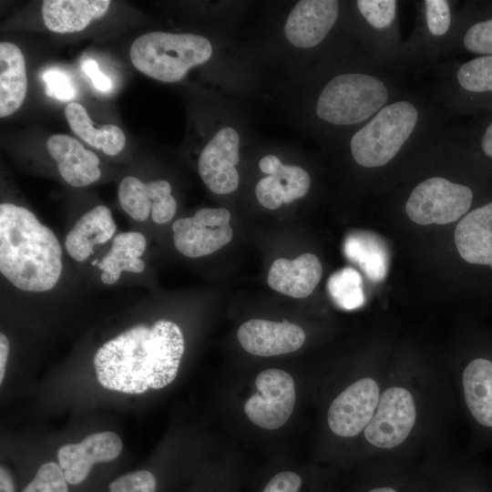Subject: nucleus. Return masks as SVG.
<instances>
[{"mask_svg":"<svg viewBox=\"0 0 492 492\" xmlns=\"http://www.w3.org/2000/svg\"><path fill=\"white\" fill-rule=\"evenodd\" d=\"M457 406L449 376L405 368L387 370L363 445L376 456L433 450Z\"/></svg>","mask_w":492,"mask_h":492,"instance_id":"obj_1","label":"nucleus"},{"mask_svg":"<svg viewBox=\"0 0 492 492\" xmlns=\"http://www.w3.org/2000/svg\"><path fill=\"white\" fill-rule=\"evenodd\" d=\"M183 333L175 323H139L102 344L93 359L98 383L106 389L139 395L171 384L184 353Z\"/></svg>","mask_w":492,"mask_h":492,"instance_id":"obj_2","label":"nucleus"},{"mask_svg":"<svg viewBox=\"0 0 492 492\" xmlns=\"http://www.w3.org/2000/svg\"><path fill=\"white\" fill-rule=\"evenodd\" d=\"M63 270L62 248L53 231L28 209L0 204V272L29 292L53 289Z\"/></svg>","mask_w":492,"mask_h":492,"instance_id":"obj_3","label":"nucleus"},{"mask_svg":"<svg viewBox=\"0 0 492 492\" xmlns=\"http://www.w3.org/2000/svg\"><path fill=\"white\" fill-rule=\"evenodd\" d=\"M428 117L415 98H395L352 136L349 147L354 160L366 169L389 164L407 146L420 142Z\"/></svg>","mask_w":492,"mask_h":492,"instance_id":"obj_4","label":"nucleus"},{"mask_svg":"<svg viewBox=\"0 0 492 492\" xmlns=\"http://www.w3.org/2000/svg\"><path fill=\"white\" fill-rule=\"evenodd\" d=\"M392 84L381 74L348 72L332 77L320 92L315 112L331 125L366 123L393 101Z\"/></svg>","mask_w":492,"mask_h":492,"instance_id":"obj_5","label":"nucleus"},{"mask_svg":"<svg viewBox=\"0 0 492 492\" xmlns=\"http://www.w3.org/2000/svg\"><path fill=\"white\" fill-rule=\"evenodd\" d=\"M211 55L209 39L190 33H146L137 37L129 49L136 69L166 83L181 80L190 68L204 64Z\"/></svg>","mask_w":492,"mask_h":492,"instance_id":"obj_6","label":"nucleus"},{"mask_svg":"<svg viewBox=\"0 0 492 492\" xmlns=\"http://www.w3.org/2000/svg\"><path fill=\"white\" fill-rule=\"evenodd\" d=\"M450 381L472 433L471 448H492V346L472 353Z\"/></svg>","mask_w":492,"mask_h":492,"instance_id":"obj_7","label":"nucleus"},{"mask_svg":"<svg viewBox=\"0 0 492 492\" xmlns=\"http://www.w3.org/2000/svg\"><path fill=\"white\" fill-rule=\"evenodd\" d=\"M473 190L445 177L434 176L418 183L405 203L408 218L420 225L447 224L463 218L470 210Z\"/></svg>","mask_w":492,"mask_h":492,"instance_id":"obj_8","label":"nucleus"},{"mask_svg":"<svg viewBox=\"0 0 492 492\" xmlns=\"http://www.w3.org/2000/svg\"><path fill=\"white\" fill-rule=\"evenodd\" d=\"M386 371L355 379L331 402L326 421L330 431L342 438H355L373 419L384 387Z\"/></svg>","mask_w":492,"mask_h":492,"instance_id":"obj_9","label":"nucleus"},{"mask_svg":"<svg viewBox=\"0 0 492 492\" xmlns=\"http://www.w3.org/2000/svg\"><path fill=\"white\" fill-rule=\"evenodd\" d=\"M231 212L225 208H202L192 217L172 224L173 242L186 257L199 258L215 252L232 239Z\"/></svg>","mask_w":492,"mask_h":492,"instance_id":"obj_10","label":"nucleus"},{"mask_svg":"<svg viewBox=\"0 0 492 492\" xmlns=\"http://www.w3.org/2000/svg\"><path fill=\"white\" fill-rule=\"evenodd\" d=\"M257 392L244 405V412L256 425L269 430L282 426L296 402L295 384L283 370L271 368L256 377Z\"/></svg>","mask_w":492,"mask_h":492,"instance_id":"obj_11","label":"nucleus"},{"mask_svg":"<svg viewBox=\"0 0 492 492\" xmlns=\"http://www.w3.org/2000/svg\"><path fill=\"white\" fill-rule=\"evenodd\" d=\"M240 138L231 127L220 128L202 149L198 162L204 184L216 194H228L239 186Z\"/></svg>","mask_w":492,"mask_h":492,"instance_id":"obj_12","label":"nucleus"},{"mask_svg":"<svg viewBox=\"0 0 492 492\" xmlns=\"http://www.w3.org/2000/svg\"><path fill=\"white\" fill-rule=\"evenodd\" d=\"M122 446L116 433L98 432L79 443L62 446L57 450V460L69 486L78 487L87 481L95 465L117 459Z\"/></svg>","mask_w":492,"mask_h":492,"instance_id":"obj_13","label":"nucleus"},{"mask_svg":"<svg viewBox=\"0 0 492 492\" xmlns=\"http://www.w3.org/2000/svg\"><path fill=\"white\" fill-rule=\"evenodd\" d=\"M242 348L257 356H275L300 349L305 333L297 324L286 320L281 323L251 319L242 323L237 333Z\"/></svg>","mask_w":492,"mask_h":492,"instance_id":"obj_14","label":"nucleus"},{"mask_svg":"<svg viewBox=\"0 0 492 492\" xmlns=\"http://www.w3.org/2000/svg\"><path fill=\"white\" fill-rule=\"evenodd\" d=\"M339 1L302 0L290 12L284 34L294 46L310 48L318 46L335 25Z\"/></svg>","mask_w":492,"mask_h":492,"instance_id":"obj_15","label":"nucleus"},{"mask_svg":"<svg viewBox=\"0 0 492 492\" xmlns=\"http://www.w3.org/2000/svg\"><path fill=\"white\" fill-rule=\"evenodd\" d=\"M46 149L56 162L62 179L73 187H85L99 179L100 160L73 137L54 134L46 141Z\"/></svg>","mask_w":492,"mask_h":492,"instance_id":"obj_16","label":"nucleus"},{"mask_svg":"<svg viewBox=\"0 0 492 492\" xmlns=\"http://www.w3.org/2000/svg\"><path fill=\"white\" fill-rule=\"evenodd\" d=\"M455 244L467 263L492 269V201L473 209L459 220Z\"/></svg>","mask_w":492,"mask_h":492,"instance_id":"obj_17","label":"nucleus"},{"mask_svg":"<svg viewBox=\"0 0 492 492\" xmlns=\"http://www.w3.org/2000/svg\"><path fill=\"white\" fill-rule=\"evenodd\" d=\"M322 274L320 260L314 254L306 252L294 260H275L269 270L267 282L272 290L300 299L313 292Z\"/></svg>","mask_w":492,"mask_h":492,"instance_id":"obj_18","label":"nucleus"},{"mask_svg":"<svg viewBox=\"0 0 492 492\" xmlns=\"http://www.w3.org/2000/svg\"><path fill=\"white\" fill-rule=\"evenodd\" d=\"M109 5L108 0H45L41 14L50 31L69 34L82 31L102 17Z\"/></svg>","mask_w":492,"mask_h":492,"instance_id":"obj_19","label":"nucleus"},{"mask_svg":"<svg viewBox=\"0 0 492 492\" xmlns=\"http://www.w3.org/2000/svg\"><path fill=\"white\" fill-rule=\"evenodd\" d=\"M116 229L111 210L105 205H97L84 213L67 232V251L77 261H84L96 245L106 243L113 237Z\"/></svg>","mask_w":492,"mask_h":492,"instance_id":"obj_20","label":"nucleus"},{"mask_svg":"<svg viewBox=\"0 0 492 492\" xmlns=\"http://www.w3.org/2000/svg\"><path fill=\"white\" fill-rule=\"evenodd\" d=\"M27 90L26 60L14 43H0V117L14 114L23 104Z\"/></svg>","mask_w":492,"mask_h":492,"instance_id":"obj_21","label":"nucleus"},{"mask_svg":"<svg viewBox=\"0 0 492 492\" xmlns=\"http://www.w3.org/2000/svg\"><path fill=\"white\" fill-rule=\"evenodd\" d=\"M147 240L138 231L121 232L113 238L110 250L97 263L102 271L100 279L110 285L117 282L122 272H142L145 262L140 258L145 252Z\"/></svg>","mask_w":492,"mask_h":492,"instance_id":"obj_22","label":"nucleus"},{"mask_svg":"<svg viewBox=\"0 0 492 492\" xmlns=\"http://www.w3.org/2000/svg\"><path fill=\"white\" fill-rule=\"evenodd\" d=\"M65 116L72 131L91 147L101 149L108 156H115L123 149L126 137L122 129L112 124L96 128L81 104L77 102L67 104Z\"/></svg>","mask_w":492,"mask_h":492,"instance_id":"obj_23","label":"nucleus"},{"mask_svg":"<svg viewBox=\"0 0 492 492\" xmlns=\"http://www.w3.org/2000/svg\"><path fill=\"white\" fill-rule=\"evenodd\" d=\"M346 256L356 262L374 282L384 279L388 268V253L384 243L374 234L354 232L344 242Z\"/></svg>","mask_w":492,"mask_h":492,"instance_id":"obj_24","label":"nucleus"},{"mask_svg":"<svg viewBox=\"0 0 492 492\" xmlns=\"http://www.w3.org/2000/svg\"><path fill=\"white\" fill-rule=\"evenodd\" d=\"M260 169L268 176L276 177L284 190L283 203L289 204L306 195L311 185L308 172L299 166L283 165L274 155H267L259 162Z\"/></svg>","mask_w":492,"mask_h":492,"instance_id":"obj_25","label":"nucleus"},{"mask_svg":"<svg viewBox=\"0 0 492 492\" xmlns=\"http://www.w3.org/2000/svg\"><path fill=\"white\" fill-rule=\"evenodd\" d=\"M327 289L333 302L343 309L354 310L364 302L362 276L354 268L346 267L333 273Z\"/></svg>","mask_w":492,"mask_h":492,"instance_id":"obj_26","label":"nucleus"},{"mask_svg":"<svg viewBox=\"0 0 492 492\" xmlns=\"http://www.w3.org/2000/svg\"><path fill=\"white\" fill-rule=\"evenodd\" d=\"M456 81L467 93H492V56H479L460 65Z\"/></svg>","mask_w":492,"mask_h":492,"instance_id":"obj_27","label":"nucleus"},{"mask_svg":"<svg viewBox=\"0 0 492 492\" xmlns=\"http://www.w3.org/2000/svg\"><path fill=\"white\" fill-rule=\"evenodd\" d=\"M118 200L123 210L137 221H144L151 213L152 201L147 184L128 176L118 186Z\"/></svg>","mask_w":492,"mask_h":492,"instance_id":"obj_28","label":"nucleus"},{"mask_svg":"<svg viewBox=\"0 0 492 492\" xmlns=\"http://www.w3.org/2000/svg\"><path fill=\"white\" fill-rule=\"evenodd\" d=\"M355 4L364 20L376 34L384 35L393 31L397 15V1L357 0Z\"/></svg>","mask_w":492,"mask_h":492,"instance_id":"obj_29","label":"nucleus"},{"mask_svg":"<svg viewBox=\"0 0 492 492\" xmlns=\"http://www.w3.org/2000/svg\"><path fill=\"white\" fill-rule=\"evenodd\" d=\"M423 16L425 31L429 40H444L447 36L451 35L453 16L448 1H424Z\"/></svg>","mask_w":492,"mask_h":492,"instance_id":"obj_30","label":"nucleus"},{"mask_svg":"<svg viewBox=\"0 0 492 492\" xmlns=\"http://www.w3.org/2000/svg\"><path fill=\"white\" fill-rule=\"evenodd\" d=\"M69 487L59 464L50 461L38 466L20 492H70Z\"/></svg>","mask_w":492,"mask_h":492,"instance_id":"obj_31","label":"nucleus"},{"mask_svg":"<svg viewBox=\"0 0 492 492\" xmlns=\"http://www.w3.org/2000/svg\"><path fill=\"white\" fill-rule=\"evenodd\" d=\"M152 201L151 218L155 223L169 222L177 210V201L171 195V186L165 179H156L146 183Z\"/></svg>","mask_w":492,"mask_h":492,"instance_id":"obj_32","label":"nucleus"},{"mask_svg":"<svg viewBox=\"0 0 492 492\" xmlns=\"http://www.w3.org/2000/svg\"><path fill=\"white\" fill-rule=\"evenodd\" d=\"M462 45L470 53L492 56V16L469 26L462 36Z\"/></svg>","mask_w":492,"mask_h":492,"instance_id":"obj_33","label":"nucleus"},{"mask_svg":"<svg viewBox=\"0 0 492 492\" xmlns=\"http://www.w3.org/2000/svg\"><path fill=\"white\" fill-rule=\"evenodd\" d=\"M45 82L46 93L48 97L60 101H67L77 96L76 87L70 78L64 71L50 68L42 74Z\"/></svg>","mask_w":492,"mask_h":492,"instance_id":"obj_34","label":"nucleus"},{"mask_svg":"<svg viewBox=\"0 0 492 492\" xmlns=\"http://www.w3.org/2000/svg\"><path fill=\"white\" fill-rule=\"evenodd\" d=\"M255 194L260 204L270 210H276L283 203L284 190L274 176L260 179L255 188Z\"/></svg>","mask_w":492,"mask_h":492,"instance_id":"obj_35","label":"nucleus"},{"mask_svg":"<svg viewBox=\"0 0 492 492\" xmlns=\"http://www.w3.org/2000/svg\"><path fill=\"white\" fill-rule=\"evenodd\" d=\"M82 68L97 90L106 93L112 89L111 79L99 70L98 65L95 60H86L82 65Z\"/></svg>","mask_w":492,"mask_h":492,"instance_id":"obj_36","label":"nucleus"},{"mask_svg":"<svg viewBox=\"0 0 492 492\" xmlns=\"http://www.w3.org/2000/svg\"><path fill=\"white\" fill-rule=\"evenodd\" d=\"M0 492H16L14 476L5 466H0Z\"/></svg>","mask_w":492,"mask_h":492,"instance_id":"obj_37","label":"nucleus"},{"mask_svg":"<svg viewBox=\"0 0 492 492\" xmlns=\"http://www.w3.org/2000/svg\"><path fill=\"white\" fill-rule=\"evenodd\" d=\"M9 341L5 334L3 333H0V384L3 383L5 374V366L6 362L9 354Z\"/></svg>","mask_w":492,"mask_h":492,"instance_id":"obj_38","label":"nucleus"},{"mask_svg":"<svg viewBox=\"0 0 492 492\" xmlns=\"http://www.w3.org/2000/svg\"><path fill=\"white\" fill-rule=\"evenodd\" d=\"M480 149L487 159H492V121L487 126L481 136Z\"/></svg>","mask_w":492,"mask_h":492,"instance_id":"obj_39","label":"nucleus"},{"mask_svg":"<svg viewBox=\"0 0 492 492\" xmlns=\"http://www.w3.org/2000/svg\"><path fill=\"white\" fill-rule=\"evenodd\" d=\"M367 492H397L396 489L391 487H377L371 488Z\"/></svg>","mask_w":492,"mask_h":492,"instance_id":"obj_40","label":"nucleus"},{"mask_svg":"<svg viewBox=\"0 0 492 492\" xmlns=\"http://www.w3.org/2000/svg\"><path fill=\"white\" fill-rule=\"evenodd\" d=\"M97 263H98L97 261H92V265H95V264H97Z\"/></svg>","mask_w":492,"mask_h":492,"instance_id":"obj_41","label":"nucleus"},{"mask_svg":"<svg viewBox=\"0 0 492 492\" xmlns=\"http://www.w3.org/2000/svg\"><path fill=\"white\" fill-rule=\"evenodd\" d=\"M468 492H480V491H477V490H471V491H468Z\"/></svg>","mask_w":492,"mask_h":492,"instance_id":"obj_42","label":"nucleus"}]
</instances>
